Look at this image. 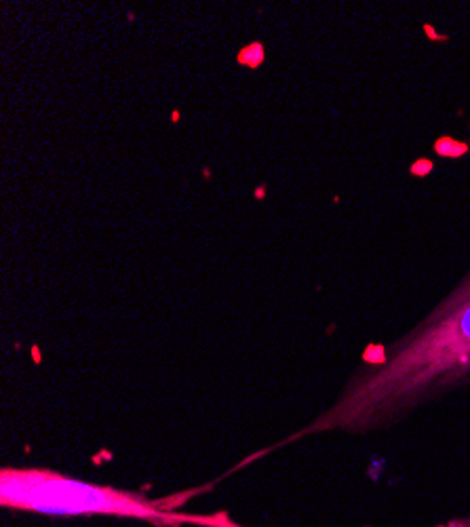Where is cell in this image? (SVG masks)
Masks as SVG:
<instances>
[{
    "label": "cell",
    "instance_id": "1",
    "mask_svg": "<svg viewBox=\"0 0 470 527\" xmlns=\"http://www.w3.org/2000/svg\"><path fill=\"white\" fill-rule=\"evenodd\" d=\"M470 384V270L399 340L365 354L335 401L276 447L325 432L367 434Z\"/></svg>",
    "mask_w": 470,
    "mask_h": 527
},
{
    "label": "cell",
    "instance_id": "2",
    "mask_svg": "<svg viewBox=\"0 0 470 527\" xmlns=\"http://www.w3.org/2000/svg\"><path fill=\"white\" fill-rule=\"evenodd\" d=\"M0 504L19 512L53 517H116L135 519L156 527H247L232 521L228 512L192 515L180 508L182 498L171 496L150 500L148 496L93 485L87 481L49 468H2L0 470Z\"/></svg>",
    "mask_w": 470,
    "mask_h": 527
},
{
    "label": "cell",
    "instance_id": "3",
    "mask_svg": "<svg viewBox=\"0 0 470 527\" xmlns=\"http://www.w3.org/2000/svg\"><path fill=\"white\" fill-rule=\"evenodd\" d=\"M439 527H470V517H466V519H453V521H449L445 525H439Z\"/></svg>",
    "mask_w": 470,
    "mask_h": 527
}]
</instances>
